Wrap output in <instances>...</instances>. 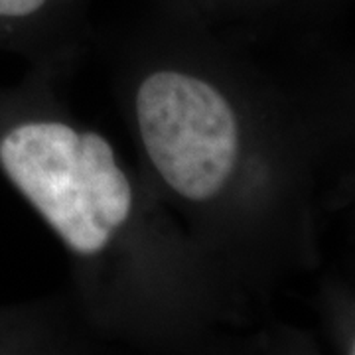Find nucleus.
Masks as SVG:
<instances>
[{
	"label": "nucleus",
	"instance_id": "nucleus-1",
	"mask_svg": "<svg viewBox=\"0 0 355 355\" xmlns=\"http://www.w3.org/2000/svg\"><path fill=\"white\" fill-rule=\"evenodd\" d=\"M51 76L0 119V172L71 261L89 334L154 349L225 342L241 291L205 257L101 130L50 91Z\"/></svg>",
	"mask_w": 355,
	"mask_h": 355
},
{
	"label": "nucleus",
	"instance_id": "nucleus-2",
	"mask_svg": "<svg viewBox=\"0 0 355 355\" xmlns=\"http://www.w3.org/2000/svg\"><path fill=\"white\" fill-rule=\"evenodd\" d=\"M251 95L217 30L160 16L125 42L114 67L137 166L237 291L254 270L277 198Z\"/></svg>",
	"mask_w": 355,
	"mask_h": 355
},
{
	"label": "nucleus",
	"instance_id": "nucleus-3",
	"mask_svg": "<svg viewBox=\"0 0 355 355\" xmlns=\"http://www.w3.org/2000/svg\"><path fill=\"white\" fill-rule=\"evenodd\" d=\"M93 0H0V40L24 44L42 71L67 73L91 36Z\"/></svg>",
	"mask_w": 355,
	"mask_h": 355
},
{
	"label": "nucleus",
	"instance_id": "nucleus-4",
	"mask_svg": "<svg viewBox=\"0 0 355 355\" xmlns=\"http://www.w3.org/2000/svg\"><path fill=\"white\" fill-rule=\"evenodd\" d=\"M154 16L221 32L263 0H153Z\"/></svg>",
	"mask_w": 355,
	"mask_h": 355
},
{
	"label": "nucleus",
	"instance_id": "nucleus-5",
	"mask_svg": "<svg viewBox=\"0 0 355 355\" xmlns=\"http://www.w3.org/2000/svg\"><path fill=\"white\" fill-rule=\"evenodd\" d=\"M352 354H355V340H354V343H352Z\"/></svg>",
	"mask_w": 355,
	"mask_h": 355
}]
</instances>
